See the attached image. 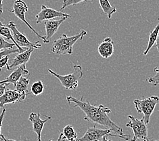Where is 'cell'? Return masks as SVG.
<instances>
[{"label":"cell","instance_id":"cell-19","mask_svg":"<svg viewBox=\"0 0 159 141\" xmlns=\"http://www.w3.org/2000/svg\"><path fill=\"white\" fill-rule=\"evenodd\" d=\"M62 134L68 141H76L78 139L77 132L70 125H67L64 128Z\"/></svg>","mask_w":159,"mask_h":141},{"label":"cell","instance_id":"cell-9","mask_svg":"<svg viewBox=\"0 0 159 141\" xmlns=\"http://www.w3.org/2000/svg\"><path fill=\"white\" fill-rule=\"evenodd\" d=\"M58 17H65L68 18L70 17V15L61 12V11H58L52 9L50 7H48L45 5H42L41 6V10L35 16V18L37 19L36 22L37 24L41 23L43 21L52 20V19Z\"/></svg>","mask_w":159,"mask_h":141},{"label":"cell","instance_id":"cell-22","mask_svg":"<svg viewBox=\"0 0 159 141\" xmlns=\"http://www.w3.org/2000/svg\"><path fill=\"white\" fill-rule=\"evenodd\" d=\"M87 1H92V0H64L62 6L61 7V8H60V11L62 12V10H64L68 6H75L81 2H87Z\"/></svg>","mask_w":159,"mask_h":141},{"label":"cell","instance_id":"cell-1","mask_svg":"<svg viewBox=\"0 0 159 141\" xmlns=\"http://www.w3.org/2000/svg\"><path fill=\"white\" fill-rule=\"evenodd\" d=\"M66 100L69 105L73 108H79L85 114L84 120L99 124L107 127L111 131L115 132L118 135L124 136L123 128L118 126L115 122L110 119L108 114L111 113V110L104 106L103 105L99 106L92 105L89 101H85L83 96L79 100L77 98L69 96H66Z\"/></svg>","mask_w":159,"mask_h":141},{"label":"cell","instance_id":"cell-27","mask_svg":"<svg viewBox=\"0 0 159 141\" xmlns=\"http://www.w3.org/2000/svg\"><path fill=\"white\" fill-rule=\"evenodd\" d=\"M6 112V109L5 108H3L2 112L1 114H0V139H1V135H2L1 131H2V122H3V119H4Z\"/></svg>","mask_w":159,"mask_h":141},{"label":"cell","instance_id":"cell-26","mask_svg":"<svg viewBox=\"0 0 159 141\" xmlns=\"http://www.w3.org/2000/svg\"><path fill=\"white\" fill-rule=\"evenodd\" d=\"M8 61H9V56H5L4 58L0 60V71H1L3 67H5L7 66L8 64Z\"/></svg>","mask_w":159,"mask_h":141},{"label":"cell","instance_id":"cell-32","mask_svg":"<svg viewBox=\"0 0 159 141\" xmlns=\"http://www.w3.org/2000/svg\"><path fill=\"white\" fill-rule=\"evenodd\" d=\"M0 140H1V141H7V139H6V137L3 136V134L1 135V139H0Z\"/></svg>","mask_w":159,"mask_h":141},{"label":"cell","instance_id":"cell-31","mask_svg":"<svg viewBox=\"0 0 159 141\" xmlns=\"http://www.w3.org/2000/svg\"><path fill=\"white\" fill-rule=\"evenodd\" d=\"M3 12V0H0V14Z\"/></svg>","mask_w":159,"mask_h":141},{"label":"cell","instance_id":"cell-12","mask_svg":"<svg viewBox=\"0 0 159 141\" xmlns=\"http://www.w3.org/2000/svg\"><path fill=\"white\" fill-rule=\"evenodd\" d=\"M33 51L34 48H29L26 49L25 51L19 53L17 56L14 57L10 63H8V64H7L6 67L7 70L10 71L14 67H18L22 65V64L27 63L29 61Z\"/></svg>","mask_w":159,"mask_h":141},{"label":"cell","instance_id":"cell-30","mask_svg":"<svg viewBox=\"0 0 159 141\" xmlns=\"http://www.w3.org/2000/svg\"><path fill=\"white\" fill-rule=\"evenodd\" d=\"M155 44H156V48L157 49V50L159 52V35H158V37L157 40L156 41V43H155Z\"/></svg>","mask_w":159,"mask_h":141},{"label":"cell","instance_id":"cell-7","mask_svg":"<svg viewBox=\"0 0 159 141\" xmlns=\"http://www.w3.org/2000/svg\"><path fill=\"white\" fill-rule=\"evenodd\" d=\"M12 32V35L14 38L16 44L21 48H34V49H38L39 48L41 47V44L37 41L35 43H32L30 41L28 38L26 37L24 34H22L21 32L18 31L16 25L14 24L13 21H10L7 25Z\"/></svg>","mask_w":159,"mask_h":141},{"label":"cell","instance_id":"cell-33","mask_svg":"<svg viewBox=\"0 0 159 141\" xmlns=\"http://www.w3.org/2000/svg\"><path fill=\"white\" fill-rule=\"evenodd\" d=\"M107 136H104V138H103V139H102V141H112V140H111V139H107Z\"/></svg>","mask_w":159,"mask_h":141},{"label":"cell","instance_id":"cell-28","mask_svg":"<svg viewBox=\"0 0 159 141\" xmlns=\"http://www.w3.org/2000/svg\"><path fill=\"white\" fill-rule=\"evenodd\" d=\"M8 86L9 83H0V96H2L5 93L6 90Z\"/></svg>","mask_w":159,"mask_h":141},{"label":"cell","instance_id":"cell-34","mask_svg":"<svg viewBox=\"0 0 159 141\" xmlns=\"http://www.w3.org/2000/svg\"><path fill=\"white\" fill-rule=\"evenodd\" d=\"M0 26H5V25L2 23V21H0Z\"/></svg>","mask_w":159,"mask_h":141},{"label":"cell","instance_id":"cell-18","mask_svg":"<svg viewBox=\"0 0 159 141\" xmlns=\"http://www.w3.org/2000/svg\"><path fill=\"white\" fill-rule=\"evenodd\" d=\"M99 3L104 13L107 15L108 18H111L112 15L116 12V9L110 3L108 0H99Z\"/></svg>","mask_w":159,"mask_h":141},{"label":"cell","instance_id":"cell-10","mask_svg":"<svg viewBox=\"0 0 159 141\" xmlns=\"http://www.w3.org/2000/svg\"><path fill=\"white\" fill-rule=\"evenodd\" d=\"M26 94L18 92L16 90L7 89L5 93L0 96V108H3L6 105L14 104L21 102L26 98Z\"/></svg>","mask_w":159,"mask_h":141},{"label":"cell","instance_id":"cell-11","mask_svg":"<svg viewBox=\"0 0 159 141\" xmlns=\"http://www.w3.org/2000/svg\"><path fill=\"white\" fill-rule=\"evenodd\" d=\"M50 120H51V117L47 115H45V119H41L40 113H31L29 115V120L32 123L33 130L36 133L37 141H41V133H42L44 125Z\"/></svg>","mask_w":159,"mask_h":141},{"label":"cell","instance_id":"cell-25","mask_svg":"<svg viewBox=\"0 0 159 141\" xmlns=\"http://www.w3.org/2000/svg\"><path fill=\"white\" fill-rule=\"evenodd\" d=\"M15 53H18V54H19V53H20V52L19 49H18V48H16V49H14V48L6 49H4V50L1 51L0 52V60L3 58H4L5 56H9L11 54H15Z\"/></svg>","mask_w":159,"mask_h":141},{"label":"cell","instance_id":"cell-29","mask_svg":"<svg viewBox=\"0 0 159 141\" xmlns=\"http://www.w3.org/2000/svg\"><path fill=\"white\" fill-rule=\"evenodd\" d=\"M66 139L64 138V136H63V134L62 133H60V135L58 136V138L57 139V140L56 141H65ZM48 141H54V140H49Z\"/></svg>","mask_w":159,"mask_h":141},{"label":"cell","instance_id":"cell-20","mask_svg":"<svg viewBox=\"0 0 159 141\" xmlns=\"http://www.w3.org/2000/svg\"><path fill=\"white\" fill-rule=\"evenodd\" d=\"M29 79L26 78L22 77L16 83V85L15 86V90H17L18 92H19L29 94Z\"/></svg>","mask_w":159,"mask_h":141},{"label":"cell","instance_id":"cell-23","mask_svg":"<svg viewBox=\"0 0 159 141\" xmlns=\"http://www.w3.org/2000/svg\"><path fill=\"white\" fill-rule=\"evenodd\" d=\"M154 71L156 72L155 75L150 77V78L146 79V82L150 83H152L154 86H157L159 85V67L154 68Z\"/></svg>","mask_w":159,"mask_h":141},{"label":"cell","instance_id":"cell-2","mask_svg":"<svg viewBox=\"0 0 159 141\" xmlns=\"http://www.w3.org/2000/svg\"><path fill=\"white\" fill-rule=\"evenodd\" d=\"M87 34L88 33L85 30H82L77 35L70 37L67 36L66 34H62L61 37L54 41L51 47V51L54 54L58 55H70L73 53L74 44L79 40H82Z\"/></svg>","mask_w":159,"mask_h":141},{"label":"cell","instance_id":"cell-17","mask_svg":"<svg viewBox=\"0 0 159 141\" xmlns=\"http://www.w3.org/2000/svg\"><path fill=\"white\" fill-rule=\"evenodd\" d=\"M0 35H1L2 37L6 38V40H11L12 41V43L16 45V48L19 49L20 52H22L26 50V48H20L18 45L15 42V41L14 40V38L12 35V32H11V30L7 27V26H0Z\"/></svg>","mask_w":159,"mask_h":141},{"label":"cell","instance_id":"cell-15","mask_svg":"<svg viewBox=\"0 0 159 141\" xmlns=\"http://www.w3.org/2000/svg\"><path fill=\"white\" fill-rule=\"evenodd\" d=\"M98 51L103 59L110 58L114 53V41L111 37H106L98 46Z\"/></svg>","mask_w":159,"mask_h":141},{"label":"cell","instance_id":"cell-24","mask_svg":"<svg viewBox=\"0 0 159 141\" xmlns=\"http://www.w3.org/2000/svg\"><path fill=\"white\" fill-rule=\"evenodd\" d=\"M14 45L13 43H9L0 35V52L6 49H13Z\"/></svg>","mask_w":159,"mask_h":141},{"label":"cell","instance_id":"cell-21","mask_svg":"<svg viewBox=\"0 0 159 141\" xmlns=\"http://www.w3.org/2000/svg\"><path fill=\"white\" fill-rule=\"evenodd\" d=\"M44 91V85L43 82L39 80L35 83H33L31 86V94H33L34 96H39Z\"/></svg>","mask_w":159,"mask_h":141},{"label":"cell","instance_id":"cell-5","mask_svg":"<svg viewBox=\"0 0 159 141\" xmlns=\"http://www.w3.org/2000/svg\"><path fill=\"white\" fill-rule=\"evenodd\" d=\"M111 130L110 129H100L96 127V125L93 127L89 128L87 129L85 134L81 138L77 139L76 141H102L106 136L116 137L125 140H130L129 134H125L124 136L116 135L111 134Z\"/></svg>","mask_w":159,"mask_h":141},{"label":"cell","instance_id":"cell-35","mask_svg":"<svg viewBox=\"0 0 159 141\" xmlns=\"http://www.w3.org/2000/svg\"><path fill=\"white\" fill-rule=\"evenodd\" d=\"M7 141H16V140H12V139H7Z\"/></svg>","mask_w":159,"mask_h":141},{"label":"cell","instance_id":"cell-3","mask_svg":"<svg viewBox=\"0 0 159 141\" xmlns=\"http://www.w3.org/2000/svg\"><path fill=\"white\" fill-rule=\"evenodd\" d=\"M49 73L54 75L61 83L66 90H75L77 88L79 80L83 76V71L80 64H73V72L66 75H60L52 69H48Z\"/></svg>","mask_w":159,"mask_h":141},{"label":"cell","instance_id":"cell-6","mask_svg":"<svg viewBox=\"0 0 159 141\" xmlns=\"http://www.w3.org/2000/svg\"><path fill=\"white\" fill-rule=\"evenodd\" d=\"M129 121L126 124V126L131 128L134 132V137L131 141H137L139 139L142 141H150L151 139L148 136V128L143 120H139L133 115H129Z\"/></svg>","mask_w":159,"mask_h":141},{"label":"cell","instance_id":"cell-8","mask_svg":"<svg viewBox=\"0 0 159 141\" xmlns=\"http://www.w3.org/2000/svg\"><path fill=\"white\" fill-rule=\"evenodd\" d=\"M27 11H28V6L26 4V3L25 2L22 1V0H16L14 3L13 9L12 10H10V12L14 13L15 15H16L17 18H19L22 22H23L26 25H27L29 29H31L37 37L42 40L45 44H47L46 40H45V37L41 35L40 34L37 33L35 30L32 27L31 25H30L27 21H26V18H25V14L27 12Z\"/></svg>","mask_w":159,"mask_h":141},{"label":"cell","instance_id":"cell-13","mask_svg":"<svg viewBox=\"0 0 159 141\" xmlns=\"http://www.w3.org/2000/svg\"><path fill=\"white\" fill-rule=\"evenodd\" d=\"M67 18H61L59 20H54V19H52V20L45 21L44 22L45 27V33H46V35H45V40H46V42L48 44L50 42L52 37L54 36L56 33L58 31V30L60 27V26L62 25V22L66 20Z\"/></svg>","mask_w":159,"mask_h":141},{"label":"cell","instance_id":"cell-16","mask_svg":"<svg viewBox=\"0 0 159 141\" xmlns=\"http://www.w3.org/2000/svg\"><path fill=\"white\" fill-rule=\"evenodd\" d=\"M158 22L157 25V26H155V28L152 30L150 33V35H149V40H148V45L147 48L146 49V50L143 52V55L146 56L148 54V53L149 52V51L153 47V45L156 43V41L157 40V38L158 37V34H159V18H158Z\"/></svg>","mask_w":159,"mask_h":141},{"label":"cell","instance_id":"cell-4","mask_svg":"<svg viewBox=\"0 0 159 141\" xmlns=\"http://www.w3.org/2000/svg\"><path fill=\"white\" fill-rule=\"evenodd\" d=\"M136 110L138 113H143L142 120L147 125L150 122V117L154 112V109L159 103V98L157 96H152L143 99H135L134 101Z\"/></svg>","mask_w":159,"mask_h":141},{"label":"cell","instance_id":"cell-36","mask_svg":"<svg viewBox=\"0 0 159 141\" xmlns=\"http://www.w3.org/2000/svg\"><path fill=\"white\" fill-rule=\"evenodd\" d=\"M150 141H159V139L158 140H152V139H151Z\"/></svg>","mask_w":159,"mask_h":141},{"label":"cell","instance_id":"cell-14","mask_svg":"<svg viewBox=\"0 0 159 141\" xmlns=\"http://www.w3.org/2000/svg\"><path fill=\"white\" fill-rule=\"evenodd\" d=\"M29 74V71L26 68V64H22V65L18 67L16 70H14L6 78L2 80V81H0V83H9V84L10 83H12L14 87H15L16 85V83L22 77V75Z\"/></svg>","mask_w":159,"mask_h":141}]
</instances>
